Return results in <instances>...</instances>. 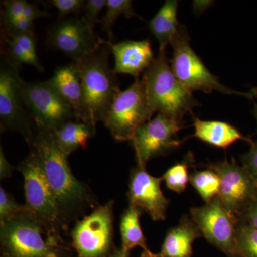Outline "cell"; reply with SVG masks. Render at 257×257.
Wrapping results in <instances>:
<instances>
[{"mask_svg": "<svg viewBox=\"0 0 257 257\" xmlns=\"http://www.w3.org/2000/svg\"><path fill=\"white\" fill-rule=\"evenodd\" d=\"M3 28L4 35L8 36L20 34H35L33 22L23 17L11 21L3 22Z\"/></svg>", "mask_w": 257, "mask_h": 257, "instance_id": "cell-29", "label": "cell"}, {"mask_svg": "<svg viewBox=\"0 0 257 257\" xmlns=\"http://www.w3.org/2000/svg\"><path fill=\"white\" fill-rule=\"evenodd\" d=\"M253 89H254V98H256V102L255 103V106L254 109H253V110L252 111L253 116H254L255 119L256 120V123H257V87L253 88ZM257 131V130H256Z\"/></svg>", "mask_w": 257, "mask_h": 257, "instance_id": "cell-37", "label": "cell"}, {"mask_svg": "<svg viewBox=\"0 0 257 257\" xmlns=\"http://www.w3.org/2000/svg\"><path fill=\"white\" fill-rule=\"evenodd\" d=\"M62 233L49 229L25 209L0 222L3 257H62Z\"/></svg>", "mask_w": 257, "mask_h": 257, "instance_id": "cell-3", "label": "cell"}, {"mask_svg": "<svg viewBox=\"0 0 257 257\" xmlns=\"http://www.w3.org/2000/svg\"><path fill=\"white\" fill-rule=\"evenodd\" d=\"M25 209V205L19 204L9 192L0 187V222L19 215Z\"/></svg>", "mask_w": 257, "mask_h": 257, "instance_id": "cell-27", "label": "cell"}, {"mask_svg": "<svg viewBox=\"0 0 257 257\" xmlns=\"http://www.w3.org/2000/svg\"><path fill=\"white\" fill-rule=\"evenodd\" d=\"M18 90L37 127L54 132L66 123L78 121L72 108L47 82H27L20 76Z\"/></svg>", "mask_w": 257, "mask_h": 257, "instance_id": "cell-8", "label": "cell"}, {"mask_svg": "<svg viewBox=\"0 0 257 257\" xmlns=\"http://www.w3.org/2000/svg\"><path fill=\"white\" fill-rule=\"evenodd\" d=\"M140 257H150V255L149 254V253L145 252V251H143V253L140 255Z\"/></svg>", "mask_w": 257, "mask_h": 257, "instance_id": "cell-39", "label": "cell"}, {"mask_svg": "<svg viewBox=\"0 0 257 257\" xmlns=\"http://www.w3.org/2000/svg\"><path fill=\"white\" fill-rule=\"evenodd\" d=\"M162 181V177L150 175L146 167L137 165L130 172L128 205L147 213L153 221L165 220L170 201L161 189Z\"/></svg>", "mask_w": 257, "mask_h": 257, "instance_id": "cell-15", "label": "cell"}, {"mask_svg": "<svg viewBox=\"0 0 257 257\" xmlns=\"http://www.w3.org/2000/svg\"><path fill=\"white\" fill-rule=\"evenodd\" d=\"M28 2L25 0H8L3 2V22L11 21L23 17Z\"/></svg>", "mask_w": 257, "mask_h": 257, "instance_id": "cell-30", "label": "cell"}, {"mask_svg": "<svg viewBox=\"0 0 257 257\" xmlns=\"http://www.w3.org/2000/svg\"><path fill=\"white\" fill-rule=\"evenodd\" d=\"M241 166L249 174L257 186V140L253 142L250 150L241 156Z\"/></svg>", "mask_w": 257, "mask_h": 257, "instance_id": "cell-32", "label": "cell"}, {"mask_svg": "<svg viewBox=\"0 0 257 257\" xmlns=\"http://www.w3.org/2000/svg\"><path fill=\"white\" fill-rule=\"evenodd\" d=\"M108 257H126L124 256V255L123 254L122 252H121V250H116L114 252L111 253L110 256Z\"/></svg>", "mask_w": 257, "mask_h": 257, "instance_id": "cell-38", "label": "cell"}, {"mask_svg": "<svg viewBox=\"0 0 257 257\" xmlns=\"http://www.w3.org/2000/svg\"><path fill=\"white\" fill-rule=\"evenodd\" d=\"M14 169V167L7 160L3 147H0V179L3 180L11 177Z\"/></svg>", "mask_w": 257, "mask_h": 257, "instance_id": "cell-35", "label": "cell"}, {"mask_svg": "<svg viewBox=\"0 0 257 257\" xmlns=\"http://www.w3.org/2000/svg\"><path fill=\"white\" fill-rule=\"evenodd\" d=\"M49 15H50L47 12L40 10L37 5L28 3L25 11H24L23 18L34 22V20H37V19L45 18Z\"/></svg>", "mask_w": 257, "mask_h": 257, "instance_id": "cell-34", "label": "cell"}, {"mask_svg": "<svg viewBox=\"0 0 257 257\" xmlns=\"http://www.w3.org/2000/svg\"><path fill=\"white\" fill-rule=\"evenodd\" d=\"M114 56L115 74H126L138 79L155 60L151 42L149 39L141 41L126 40L111 44Z\"/></svg>", "mask_w": 257, "mask_h": 257, "instance_id": "cell-16", "label": "cell"}, {"mask_svg": "<svg viewBox=\"0 0 257 257\" xmlns=\"http://www.w3.org/2000/svg\"><path fill=\"white\" fill-rule=\"evenodd\" d=\"M71 237L78 257H105L113 245L114 201L96 206L76 221Z\"/></svg>", "mask_w": 257, "mask_h": 257, "instance_id": "cell-9", "label": "cell"}, {"mask_svg": "<svg viewBox=\"0 0 257 257\" xmlns=\"http://www.w3.org/2000/svg\"><path fill=\"white\" fill-rule=\"evenodd\" d=\"M144 84L149 103L155 112L183 121L188 113L199 105L193 92L184 87L174 74L165 51L160 52L144 72Z\"/></svg>", "mask_w": 257, "mask_h": 257, "instance_id": "cell-4", "label": "cell"}, {"mask_svg": "<svg viewBox=\"0 0 257 257\" xmlns=\"http://www.w3.org/2000/svg\"><path fill=\"white\" fill-rule=\"evenodd\" d=\"M238 219L257 229V192Z\"/></svg>", "mask_w": 257, "mask_h": 257, "instance_id": "cell-33", "label": "cell"}, {"mask_svg": "<svg viewBox=\"0 0 257 257\" xmlns=\"http://www.w3.org/2000/svg\"><path fill=\"white\" fill-rule=\"evenodd\" d=\"M106 11L105 15L101 20V29L109 37V42L112 43L114 35L112 27L116 19L123 15L126 18L140 17L136 15L133 8V2L130 0H106Z\"/></svg>", "mask_w": 257, "mask_h": 257, "instance_id": "cell-25", "label": "cell"}, {"mask_svg": "<svg viewBox=\"0 0 257 257\" xmlns=\"http://www.w3.org/2000/svg\"><path fill=\"white\" fill-rule=\"evenodd\" d=\"M18 67L4 55L0 67V123L2 131L11 130L21 134L28 143L35 133L30 113L18 90Z\"/></svg>", "mask_w": 257, "mask_h": 257, "instance_id": "cell-12", "label": "cell"}, {"mask_svg": "<svg viewBox=\"0 0 257 257\" xmlns=\"http://www.w3.org/2000/svg\"><path fill=\"white\" fill-rule=\"evenodd\" d=\"M202 236L192 218L184 215L177 226L169 230L160 252L152 257H192L193 243Z\"/></svg>", "mask_w": 257, "mask_h": 257, "instance_id": "cell-18", "label": "cell"}, {"mask_svg": "<svg viewBox=\"0 0 257 257\" xmlns=\"http://www.w3.org/2000/svg\"><path fill=\"white\" fill-rule=\"evenodd\" d=\"M220 181L218 198L225 207L239 217L257 192V186L249 174L234 159L210 163Z\"/></svg>", "mask_w": 257, "mask_h": 257, "instance_id": "cell-13", "label": "cell"}, {"mask_svg": "<svg viewBox=\"0 0 257 257\" xmlns=\"http://www.w3.org/2000/svg\"><path fill=\"white\" fill-rule=\"evenodd\" d=\"M85 1L82 0H51L48 4L58 11L59 18H64L70 14L79 15L84 10Z\"/></svg>", "mask_w": 257, "mask_h": 257, "instance_id": "cell-28", "label": "cell"}, {"mask_svg": "<svg viewBox=\"0 0 257 257\" xmlns=\"http://www.w3.org/2000/svg\"><path fill=\"white\" fill-rule=\"evenodd\" d=\"M194 133L188 138H196L218 148L226 149L232 144L242 140L250 145L251 138L245 137L237 128L220 121H205L193 116Z\"/></svg>", "mask_w": 257, "mask_h": 257, "instance_id": "cell-19", "label": "cell"}, {"mask_svg": "<svg viewBox=\"0 0 257 257\" xmlns=\"http://www.w3.org/2000/svg\"><path fill=\"white\" fill-rule=\"evenodd\" d=\"M47 83L72 108L78 121H82V83L77 62L73 61L57 67Z\"/></svg>", "mask_w": 257, "mask_h": 257, "instance_id": "cell-17", "label": "cell"}, {"mask_svg": "<svg viewBox=\"0 0 257 257\" xmlns=\"http://www.w3.org/2000/svg\"><path fill=\"white\" fill-rule=\"evenodd\" d=\"M24 178L25 207L49 229L62 233L67 230L57 201L37 157L32 152L18 167Z\"/></svg>", "mask_w": 257, "mask_h": 257, "instance_id": "cell-7", "label": "cell"}, {"mask_svg": "<svg viewBox=\"0 0 257 257\" xmlns=\"http://www.w3.org/2000/svg\"><path fill=\"white\" fill-rule=\"evenodd\" d=\"M96 126L81 121H72L52 132L57 146L69 157L79 148H85L88 140L95 135Z\"/></svg>", "mask_w": 257, "mask_h": 257, "instance_id": "cell-21", "label": "cell"}, {"mask_svg": "<svg viewBox=\"0 0 257 257\" xmlns=\"http://www.w3.org/2000/svg\"><path fill=\"white\" fill-rule=\"evenodd\" d=\"M111 42L104 40L78 64L82 89V121L96 126L102 122L116 96L121 92L114 69L109 63Z\"/></svg>", "mask_w": 257, "mask_h": 257, "instance_id": "cell-2", "label": "cell"}, {"mask_svg": "<svg viewBox=\"0 0 257 257\" xmlns=\"http://www.w3.org/2000/svg\"><path fill=\"white\" fill-rule=\"evenodd\" d=\"M183 121L158 113L154 119L143 125L132 140L137 165L146 167L147 162L156 157L166 156L182 145L178 133Z\"/></svg>", "mask_w": 257, "mask_h": 257, "instance_id": "cell-11", "label": "cell"}, {"mask_svg": "<svg viewBox=\"0 0 257 257\" xmlns=\"http://www.w3.org/2000/svg\"><path fill=\"white\" fill-rule=\"evenodd\" d=\"M191 218L202 236L228 257H240L236 246L239 219L216 197L199 207L190 209Z\"/></svg>", "mask_w": 257, "mask_h": 257, "instance_id": "cell-10", "label": "cell"}, {"mask_svg": "<svg viewBox=\"0 0 257 257\" xmlns=\"http://www.w3.org/2000/svg\"><path fill=\"white\" fill-rule=\"evenodd\" d=\"M30 152L37 157L53 192L66 229L74 221L96 207V199L84 182L76 178L69 167L68 156L57 146L52 131L35 128Z\"/></svg>", "mask_w": 257, "mask_h": 257, "instance_id": "cell-1", "label": "cell"}, {"mask_svg": "<svg viewBox=\"0 0 257 257\" xmlns=\"http://www.w3.org/2000/svg\"><path fill=\"white\" fill-rule=\"evenodd\" d=\"M194 164V157L189 152L182 162L170 167L162 177L167 189L178 194L184 192L189 182V169L193 167Z\"/></svg>", "mask_w": 257, "mask_h": 257, "instance_id": "cell-24", "label": "cell"}, {"mask_svg": "<svg viewBox=\"0 0 257 257\" xmlns=\"http://www.w3.org/2000/svg\"><path fill=\"white\" fill-rule=\"evenodd\" d=\"M154 113L143 79L138 78L116 96L102 122L116 141H132L139 128L152 119Z\"/></svg>", "mask_w": 257, "mask_h": 257, "instance_id": "cell-6", "label": "cell"}, {"mask_svg": "<svg viewBox=\"0 0 257 257\" xmlns=\"http://www.w3.org/2000/svg\"><path fill=\"white\" fill-rule=\"evenodd\" d=\"M140 209L128 205L120 220V234H121V251L124 256L128 257L130 251L137 246L143 248L144 251L149 253L150 257L154 253L147 247L146 238L143 234L140 218L142 216Z\"/></svg>", "mask_w": 257, "mask_h": 257, "instance_id": "cell-22", "label": "cell"}, {"mask_svg": "<svg viewBox=\"0 0 257 257\" xmlns=\"http://www.w3.org/2000/svg\"><path fill=\"white\" fill-rule=\"evenodd\" d=\"M49 44L77 61L96 50L104 40L96 36L84 17L63 19L48 32Z\"/></svg>", "mask_w": 257, "mask_h": 257, "instance_id": "cell-14", "label": "cell"}, {"mask_svg": "<svg viewBox=\"0 0 257 257\" xmlns=\"http://www.w3.org/2000/svg\"><path fill=\"white\" fill-rule=\"evenodd\" d=\"M189 182L205 203L210 202L219 194L220 181L211 169L193 172L189 177Z\"/></svg>", "mask_w": 257, "mask_h": 257, "instance_id": "cell-23", "label": "cell"}, {"mask_svg": "<svg viewBox=\"0 0 257 257\" xmlns=\"http://www.w3.org/2000/svg\"><path fill=\"white\" fill-rule=\"evenodd\" d=\"M106 5V0H89L86 2L84 18L93 30H94L96 24L99 23L98 15Z\"/></svg>", "mask_w": 257, "mask_h": 257, "instance_id": "cell-31", "label": "cell"}, {"mask_svg": "<svg viewBox=\"0 0 257 257\" xmlns=\"http://www.w3.org/2000/svg\"><path fill=\"white\" fill-rule=\"evenodd\" d=\"M212 2L210 1H194V10L196 13H203L207 8L212 4Z\"/></svg>", "mask_w": 257, "mask_h": 257, "instance_id": "cell-36", "label": "cell"}, {"mask_svg": "<svg viewBox=\"0 0 257 257\" xmlns=\"http://www.w3.org/2000/svg\"><path fill=\"white\" fill-rule=\"evenodd\" d=\"M178 5L177 0H167L156 15L147 22L150 31L159 42L160 52H164L167 45L172 44L180 26L177 20Z\"/></svg>", "mask_w": 257, "mask_h": 257, "instance_id": "cell-20", "label": "cell"}, {"mask_svg": "<svg viewBox=\"0 0 257 257\" xmlns=\"http://www.w3.org/2000/svg\"><path fill=\"white\" fill-rule=\"evenodd\" d=\"M171 45L173 48L170 60L172 71L179 82L192 92L202 91L211 94L218 91L225 94L254 99L253 88L249 92L232 90L221 84L219 79L211 73L191 47L190 37L185 25H180Z\"/></svg>", "mask_w": 257, "mask_h": 257, "instance_id": "cell-5", "label": "cell"}, {"mask_svg": "<svg viewBox=\"0 0 257 257\" xmlns=\"http://www.w3.org/2000/svg\"><path fill=\"white\" fill-rule=\"evenodd\" d=\"M236 246L240 257H257V229L239 219L236 226Z\"/></svg>", "mask_w": 257, "mask_h": 257, "instance_id": "cell-26", "label": "cell"}]
</instances>
